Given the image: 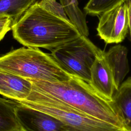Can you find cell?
<instances>
[{"instance_id":"cell-15","label":"cell","mask_w":131,"mask_h":131,"mask_svg":"<svg viewBox=\"0 0 131 131\" xmlns=\"http://www.w3.org/2000/svg\"><path fill=\"white\" fill-rule=\"evenodd\" d=\"M126 1L127 0H89L83 10L86 14L99 16L105 12Z\"/></svg>"},{"instance_id":"cell-14","label":"cell","mask_w":131,"mask_h":131,"mask_svg":"<svg viewBox=\"0 0 131 131\" xmlns=\"http://www.w3.org/2000/svg\"><path fill=\"white\" fill-rule=\"evenodd\" d=\"M36 2V0H0V15L9 16L13 26Z\"/></svg>"},{"instance_id":"cell-17","label":"cell","mask_w":131,"mask_h":131,"mask_svg":"<svg viewBox=\"0 0 131 131\" xmlns=\"http://www.w3.org/2000/svg\"><path fill=\"white\" fill-rule=\"evenodd\" d=\"M128 8V17H129V31L131 38V0H127Z\"/></svg>"},{"instance_id":"cell-7","label":"cell","mask_w":131,"mask_h":131,"mask_svg":"<svg viewBox=\"0 0 131 131\" xmlns=\"http://www.w3.org/2000/svg\"><path fill=\"white\" fill-rule=\"evenodd\" d=\"M14 101L16 117L23 131H66L63 123L56 118Z\"/></svg>"},{"instance_id":"cell-4","label":"cell","mask_w":131,"mask_h":131,"mask_svg":"<svg viewBox=\"0 0 131 131\" xmlns=\"http://www.w3.org/2000/svg\"><path fill=\"white\" fill-rule=\"evenodd\" d=\"M15 101L56 118L63 123L66 131H126L90 117L33 89L26 99Z\"/></svg>"},{"instance_id":"cell-11","label":"cell","mask_w":131,"mask_h":131,"mask_svg":"<svg viewBox=\"0 0 131 131\" xmlns=\"http://www.w3.org/2000/svg\"><path fill=\"white\" fill-rule=\"evenodd\" d=\"M112 102L124 127L127 131H131V77L121 84Z\"/></svg>"},{"instance_id":"cell-16","label":"cell","mask_w":131,"mask_h":131,"mask_svg":"<svg viewBox=\"0 0 131 131\" xmlns=\"http://www.w3.org/2000/svg\"><path fill=\"white\" fill-rule=\"evenodd\" d=\"M11 18L5 15H0V41L12 27Z\"/></svg>"},{"instance_id":"cell-2","label":"cell","mask_w":131,"mask_h":131,"mask_svg":"<svg viewBox=\"0 0 131 131\" xmlns=\"http://www.w3.org/2000/svg\"><path fill=\"white\" fill-rule=\"evenodd\" d=\"M28 80L33 89L90 117L126 130L112 101L102 98L85 81L73 76L62 81Z\"/></svg>"},{"instance_id":"cell-1","label":"cell","mask_w":131,"mask_h":131,"mask_svg":"<svg viewBox=\"0 0 131 131\" xmlns=\"http://www.w3.org/2000/svg\"><path fill=\"white\" fill-rule=\"evenodd\" d=\"M13 37L26 47L50 51L81 35L67 16L58 15L36 2L12 27Z\"/></svg>"},{"instance_id":"cell-13","label":"cell","mask_w":131,"mask_h":131,"mask_svg":"<svg viewBox=\"0 0 131 131\" xmlns=\"http://www.w3.org/2000/svg\"><path fill=\"white\" fill-rule=\"evenodd\" d=\"M60 2L67 16L81 35L88 37L89 32L85 15L80 10L77 0H60Z\"/></svg>"},{"instance_id":"cell-3","label":"cell","mask_w":131,"mask_h":131,"mask_svg":"<svg viewBox=\"0 0 131 131\" xmlns=\"http://www.w3.org/2000/svg\"><path fill=\"white\" fill-rule=\"evenodd\" d=\"M0 69L27 79L62 81L71 77L50 54L30 47L13 50L1 56Z\"/></svg>"},{"instance_id":"cell-6","label":"cell","mask_w":131,"mask_h":131,"mask_svg":"<svg viewBox=\"0 0 131 131\" xmlns=\"http://www.w3.org/2000/svg\"><path fill=\"white\" fill-rule=\"evenodd\" d=\"M97 31L98 36L106 43L122 42L129 31L127 2L101 14Z\"/></svg>"},{"instance_id":"cell-9","label":"cell","mask_w":131,"mask_h":131,"mask_svg":"<svg viewBox=\"0 0 131 131\" xmlns=\"http://www.w3.org/2000/svg\"><path fill=\"white\" fill-rule=\"evenodd\" d=\"M32 90V83L27 79L0 69V94L14 101L27 98Z\"/></svg>"},{"instance_id":"cell-12","label":"cell","mask_w":131,"mask_h":131,"mask_svg":"<svg viewBox=\"0 0 131 131\" xmlns=\"http://www.w3.org/2000/svg\"><path fill=\"white\" fill-rule=\"evenodd\" d=\"M15 102L0 98V131H23L15 112Z\"/></svg>"},{"instance_id":"cell-5","label":"cell","mask_w":131,"mask_h":131,"mask_svg":"<svg viewBox=\"0 0 131 131\" xmlns=\"http://www.w3.org/2000/svg\"><path fill=\"white\" fill-rule=\"evenodd\" d=\"M103 51L81 35L53 50L50 54L67 73L89 83L92 66Z\"/></svg>"},{"instance_id":"cell-8","label":"cell","mask_w":131,"mask_h":131,"mask_svg":"<svg viewBox=\"0 0 131 131\" xmlns=\"http://www.w3.org/2000/svg\"><path fill=\"white\" fill-rule=\"evenodd\" d=\"M89 84L104 99L112 101L117 90L112 72L104 56V51L92 66Z\"/></svg>"},{"instance_id":"cell-10","label":"cell","mask_w":131,"mask_h":131,"mask_svg":"<svg viewBox=\"0 0 131 131\" xmlns=\"http://www.w3.org/2000/svg\"><path fill=\"white\" fill-rule=\"evenodd\" d=\"M104 56L112 72L117 90L129 70L127 49L122 45H116L107 52L104 51Z\"/></svg>"}]
</instances>
